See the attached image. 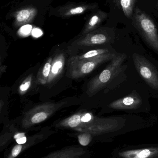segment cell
Returning a JSON list of instances; mask_svg holds the SVG:
<instances>
[{"label": "cell", "mask_w": 158, "mask_h": 158, "mask_svg": "<svg viewBox=\"0 0 158 158\" xmlns=\"http://www.w3.org/2000/svg\"><path fill=\"white\" fill-rule=\"evenodd\" d=\"M52 127L56 130H67L71 132L90 134L94 141L117 127V122L112 118H99L92 112H79L67 118L59 120Z\"/></svg>", "instance_id": "1"}, {"label": "cell", "mask_w": 158, "mask_h": 158, "mask_svg": "<svg viewBox=\"0 0 158 158\" xmlns=\"http://www.w3.org/2000/svg\"><path fill=\"white\" fill-rule=\"evenodd\" d=\"M66 104L65 101L45 102L35 106L24 114L19 123V131L28 133L36 129L35 126L48 119Z\"/></svg>", "instance_id": "2"}, {"label": "cell", "mask_w": 158, "mask_h": 158, "mask_svg": "<svg viewBox=\"0 0 158 158\" xmlns=\"http://www.w3.org/2000/svg\"><path fill=\"white\" fill-rule=\"evenodd\" d=\"M126 57L125 54L116 55L101 73L91 80L87 85L86 93L88 96L91 97L96 94L118 75Z\"/></svg>", "instance_id": "3"}, {"label": "cell", "mask_w": 158, "mask_h": 158, "mask_svg": "<svg viewBox=\"0 0 158 158\" xmlns=\"http://www.w3.org/2000/svg\"><path fill=\"white\" fill-rule=\"evenodd\" d=\"M133 21L146 41L158 52L157 29L151 18L141 9L136 8L133 15Z\"/></svg>", "instance_id": "4"}, {"label": "cell", "mask_w": 158, "mask_h": 158, "mask_svg": "<svg viewBox=\"0 0 158 158\" xmlns=\"http://www.w3.org/2000/svg\"><path fill=\"white\" fill-rule=\"evenodd\" d=\"M55 133L51 127L42 128L38 132L28 136L23 143L14 144L6 148L4 153L3 158H17L30 148L44 142Z\"/></svg>", "instance_id": "5"}, {"label": "cell", "mask_w": 158, "mask_h": 158, "mask_svg": "<svg viewBox=\"0 0 158 158\" xmlns=\"http://www.w3.org/2000/svg\"><path fill=\"white\" fill-rule=\"evenodd\" d=\"M117 55L109 53L92 58L69 63L70 76L72 78L83 77L92 72L99 65L112 60Z\"/></svg>", "instance_id": "6"}, {"label": "cell", "mask_w": 158, "mask_h": 158, "mask_svg": "<svg viewBox=\"0 0 158 158\" xmlns=\"http://www.w3.org/2000/svg\"><path fill=\"white\" fill-rule=\"evenodd\" d=\"M133 59L137 71L143 79L150 87L158 90V72L155 66L138 54H134Z\"/></svg>", "instance_id": "7"}, {"label": "cell", "mask_w": 158, "mask_h": 158, "mask_svg": "<svg viewBox=\"0 0 158 158\" xmlns=\"http://www.w3.org/2000/svg\"><path fill=\"white\" fill-rule=\"evenodd\" d=\"M91 151L88 147L76 144L62 148L40 158H91Z\"/></svg>", "instance_id": "8"}, {"label": "cell", "mask_w": 158, "mask_h": 158, "mask_svg": "<svg viewBox=\"0 0 158 158\" xmlns=\"http://www.w3.org/2000/svg\"><path fill=\"white\" fill-rule=\"evenodd\" d=\"M109 40V37L106 33L99 31H94L75 40L72 45L78 47H91L105 44Z\"/></svg>", "instance_id": "9"}, {"label": "cell", "mask_w": 158, "mask_h": 158, "mask_svg": "<svg viewBox=\"0 0 158 158\" xmlns=\"http://www.w3.org/2000/svg\"><path fill=\"white\" fill-rule=\"evenodd\" d=\"M142 102V99L138 94H133L113 101L109 106L115 110L135 109L141 106Z\"/></svg>", "instance_id": "10"}, {"label": "cell", "mask_w": 158, "mask_h": 158, "mask_svg": "<svg viewBox=\"0 0 158 158\" xmlns=\"http://www.w3.org/2000/svg\"><path fill=\"white\" fill-rule=\"evenodd\" d=\"M66 62V56L63 52L57 54L53 58L47 84L53 83L62 74Z\"/></svg>", "instance_id": "11"}, {"label": "cell", "mask_w": 158, "mask_h": 158, "mask_svg": "<svg viewBox=\"0 0 158 158\" xmlns=\"http://www.w3.org/2000/svg\"><path fill=\"white\" fill-rule=\"evenodd\" d=\"M122 158H154L158 156V148L127 150L119 153Z\"/></svg>", "instance_id": "12"}, {"label": "cell", "mask_w": 158, "mask_h": 158, "mask_svg": "<svg viewBox=\"0 0 158 158\" xmlns=\"http://www.w3.org/2000/svg\"><path fill=\"white\" fill-rule=\"evenodd\" d=\"M37 14V10L33 7H28L18 11L15 15V25L20 27L30 23Z\"/></svg>", "instance_id": "13"}, {"label": "cell", "mask_w": 158, "mask_h": 158, "mask_svg": "<svg viewBox=\"0 0 158 158\" xmlns=\"http://www.w3.org/2000/svg\"><path fill=\"white\" fill-rule=\"evenodd\" d=\"M96 4L92 5L79 4L74 5H68L61 8L60 15L64 17L80 15L87 10L94 9L96 7Z\"/></svg>", "instance_id": "14"}, {"label": "cell", "mask_w": 158, "mask_h": 158, "mask_svg": "<svg viewBox=\"0 0 158 158\" xmlns=\"http://www.w3.org/2000/svg\"><path fill=\"white\" fill-rule=\"evenodd\" d=\"M18 131L14 125L7 126L3 130L0 135V152H2L8 148L14 141V136Z\"/></svg>", "instance_id": "15"}, {"label": "cell", "mask_w": 158, "mask_h": 158, "mask_svg": "<svg viewBox=\"0 0 158 158\" xmlns=\"http://www.w3.org/2000/svg\"><path fill=\"white\" fill-rule=\"evenodd\" d=\"M108 14L103 11H99L92 16L85 26L82 32V35H85L96 29L100 24L107 18Z\"/></svg>", "instance_id": "16"}, {"label": "cell", "mask_w": 158, "mask_h": 158, "mask_svg": "<svg viewBox=\"0 0 158 158\" xmlns=\"http://www.w3.org/2000/svg\"><path fill=\"white\" fill-rule=\"evenodd\" d=\"M53 60V57H49L45 61L43 65L40 69L36 77V83L41 85H45L47 84L51 71Z\"/></svg>", "instance_id": "17"}, {"label": "cell", "mask_w": 158, "mask_h": 158, "mask_svg": "<svg viewBox=\"0 0 158 158\" xmlns=\"http://www.w3.org/2000/svg\"><path fill=\"white\" fill-rule=\"evenodd\" d=\"M109 53V50L108 49H98L96 50H91L85 53L80 55L74 56L70 58L69 63L76 62V61H80L83 59H88V58H92L98 56L105 54Z\"/></svg>", "instance_id": "18"}, {"label": "cell", "mask_w": 158, "mask_h": 158, "mask_svg": "<svg viewBox=\"0 0 158 158\" xmlns=\"http://www.w3.org/2000/svg\"><path fill=\"white\" fill-rule=\"evenodd\" d=\"M68 135L75 137L77 139L79 144L84 147H88L94 142L92 135L83 132H70Z\"/></svg>", "instance_id": "19"}, {"label": "cell", "mask_w": 158, "mask_h": 158, "mask_svg": "<svg viewBox=\"0 0 158 158\" xmlns=\"http://www.w3.org/2000/svg\"><path fill=\"white\" fill-rule=\"evenodd\" d=\"M136 0H117L123 13L127 18H130L133 14L134 7Z\"/></svg>", "instance_id": "20"}, {"label": "cell", "mask_w": 158, "mask_h": 158, "mask_svg": "<svg viewBox=\"0 0 158 158\" xmlns=\"http://www.w3.org/2000/svg\"><path fill=\"white\" fill-rule=\"evenodd\" d=\"M33 80V76L32 74L29 75L26 79L20 84L19 87V93L20 95H24L28 92L31 86Z\"/></svg>", "instance_id": "21"}, {"label": "cell", "mask_w": 158, "mask_h": 158, "mask_svg": "<svg viewBox=\"0 0 158 158\" xmlns=\"http://www.w3.org/2000/svg\"><path fill=\"white\" fill-rule=\"evenodd\" d=\"M6 67L5 66H1V68H0V69H1V76H2L3 72L5 71V69H6Z\"/></svg>", "instance_id": "22"}, {"label": "cell", "mask_w": 158, "mask_h": 158, "mask_svg": "<svg viewBox=\"0 0 158 158\" xmlns=\"http://www.w3.org/2000/svg\"><path fill=\"white\" fill-rule=\"evenodd\" d=\"M4 105V103L3 102L2 100L1 99V101H0V110H1V111H2V106Z\"/></svg>", "instance_id": "23"}]
</instances>
